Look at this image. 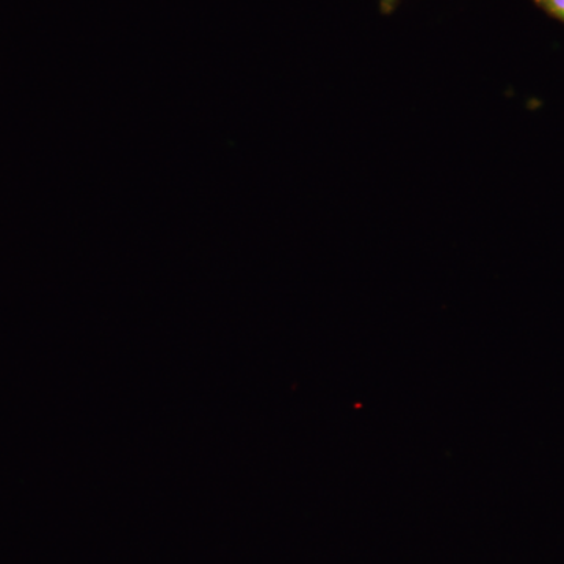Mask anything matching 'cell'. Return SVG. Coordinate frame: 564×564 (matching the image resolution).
Wrapping results in <instances>:
<instances>
[{"label": "cell", "instance_id": "1", "mask_svg": "<svg viewBox=\"0 0 564 564\" xmlns=\"http://www.w3.org/2000/svg\"><path fill=\"white\" fill-rule=\"evenodd\" d=\"M536 3L549 17L564 24V0H540V2Z\"/></svg>", "mask_w": 564, "mask_h": 564}, {"label": "cell", "instance_id": "2", "mask_svg": "<svg viewBox=\"0 0 564 564\" xmlns=\"http://www.w3.org/2000/svg\"><path fill=\"white\" fill-rule=\"evenodd\" d=\"M400 0H380V10L383 14H392Z\"/></svg>", "mask_w": 564, "mask_h": 564}, {"label": "cell", "instance_id": "3", "mask_svg": "<svg viewBox=\"0 0 564 564\" xmlns=\"http://www.w3.org/2000/svg\"><path fill=\"white\" fill-rule=\"evenodd\" d=\"M534 2H540V0H534Z\"/></svg>", "mask_w": 564, "mask_h": 564}]
</instances>
